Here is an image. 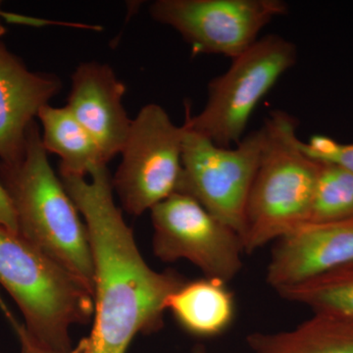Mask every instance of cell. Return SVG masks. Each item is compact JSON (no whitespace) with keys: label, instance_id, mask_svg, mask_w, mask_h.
Instances as JSON below:
<instances>
[{"label":"cell","instance_id":"2","mask_svg":"<svg viewBox=\"0 0 353 353\" xmlns=\"http://www.w3.org/2000/svg\"><path fill=\"white\" fill-rule=\"evenodd\" d=\"M0 181L12 199L20 236L94 294V261L87 227L51 167L37 121L28 131L23 154L12 162L0 161Z\"/></svg>","mask_w":353,"mask_h":353},{"label":"cell","instance_id":"8","mask_svg":"<svg viewBox=\"0 0 353 353\" xmlns=\"http://www.w3.org/2000/svg\"><path fill=\"white\" fill-rule=\"evenodd\" d=\"M153 19L173 28L194 54L236 58L259 39L275 18L288 12L283 0H157Z\"/></svg>","mask_w":353,"mask_h":353},{"label":"cell","instance_id":"17","mask_svg":"<svg viewBox=\"0 0 353 353\" xmlns=\"http://www.w3.org/2000/svg\"><path fill=\"white\" fill-rule=\"evenodd\" d=\"M318 162L307 223L336 222L353 217L352 172L334 162Z\"/></svg>","mask_w":353,"mask_h":353},{"label":"cell","instance_id":"14","mask_svg":"<svg viewBox=\"0 0 353 353\" xmlns=\"http://www.w3.org/2000/svg\"><path fill=\"white\" fill-rule=\"evenodd\" d=\"M37 119L44 150L60 158V176H88L94 169L108 166L99 145L66 106L48 104Z\"/></svg>","mask_w":353,"mask_h":353},{"label":"cell","instance_id":"15","mask_svg":"<svg viewBox=\"0 0 353 353\" xmlns=\"http://www.w3.org/2000/svg\"><path fill=\"white\" fill-rule=\"evenodd\" d=\"M252 353H353V321L314 313L296 328L248 336Z\"/></svg>","mask_w":353,"mask_h":353},{"label":"cell","instance_id":"12","mask_svg":"<svg viewBox=\"0 0 353 353\" xmlns=\"http://www.w3.org/2000/svg\"><path fill=\"white\" fill-rule=\"evenodd\" d=\"M61 88L57 76L31 71L0 41V161L23 154L30 127Z\"/></svg>","mask_w":353,"mask_h":353},{"label":"cell","instance_id":"3","mask_svg":"<svg viewBox=\"0 0 353 353\" xmlns=\"http://www.w3.org/2000/svg\"><path fill=\"white\" fill-rule=\"evenodd\" d=\"M299 121L283 110L265 121L259 170L246 206L243 250L252 253L306 224L319 162L297 136Z\"/></svg>","mask_w":353,"mask_h":353},{"label":"cell","instance_id":"10","mask_svg":"<svg viewBox=\"0 0 353 353\" xmlns=\"http://www.w3.org/2000/svg\"><path fill=\"white\" fill-rule=\"evenodd\" d=\"M353 264V217L306 223L277 241L267 283L277 292Z\"/></svg>","mask_w":353,"mask_h":353},{"label":"cell","instance_id":"7","mask_svg":"<svg viewBox=\"0 0 353 353\" xmlns=\"http://www.w3.org/2000/svg\"><path fill=\"white\" fill-rule=\"evenodd\" d=\"M185 126L174 124L157 103L146 104L132 119L122 160L112 176L122 208L139 216L178 190L182 174Z\"/></svg>","mask_w":353,"mask_h":353},{"label":"cell","instance_id":"21","mask_svg":"<svg viewBox=\"0 0 353 353\" xmlns=\"http://www.w3.org/2000/svg\"><path fill=\"white\" fill-rule=\"evenodd\" d=\"M0 12H1V10H0ZM6 27H4V25L2 24L1 18H0V39H1L2 37H3L4 34H6Z\"/></svg>","mask_w":353,"mask_h":353},{"label":"cell","instance_id":"5","mask_svg":"<svg viewBox=\"0 0 353 353\" xmlns=\"http://www.w3.org/2000/svg\"><path fill=\"white\" fill-rule=\"evenodd\" d=\"M296 44L278 34L259 38L208 85L205 106L196 116L185 106V124L222 148L241 143L255 108L296 63Z\"/></svg>","mask_w":353,"mask_h":353},{"label":"cell","instance_id":"20","mask_svg":"<svg viewBox=\"0 0 353 353\" xmlns=\"http://www.w3.org/2000/svg\"><path fill=\"white\" fill-rule=\"evenodd\" d=\"M0 228L19 234L17 214L10 194L0 181Z\"/></svg>","mask_w":353,"mask_h":353},{"label":"cell","instance_id":"11","mask_svg":"<svg viewBox=\"0 0 353 353\" xmlns=\"http://www.w3.org/2000/svg\"><path fill=\"white\" fill-rule=\"evenodd\" d=\"M66 108L94 138L108 163L120 154L132 119L123 97L126 85L108 64L83 62L72 74Z\"/></svg>","mask_w":353,"mask_h":353},{"label":"cell","instance_id":"9","mask_svg":"<svg viewBox=\"0 0 353 353\" xmlns=\"http://www.w3.org/2000/svg\"><path fill=\"white\" fill-rule=\"evenodd\" d=\"M153 252L165 262L185 259L205 277L228 283L243 267L240 234L189 194L175 192L150 210Z\"/></svg>","mask_w":353,"mask_h":353},{"label":"cell","instance_id":"4","mask_svg":"<svg viewBox=\"0 0 353 353\" xmlns=\"http://www.w3.org/2000/svg\"><path fill=\"white\" fill-rule=\"evenodd\" d=\"M0 285L19 307L28 333L50 352L71 350L70 330L94 318V294L79 279L1 228Z\"/></svg>","mask_w":353,"mask_h":353},{"label":"cell","instance_id":"6","mask_svg":"<svg viewBox=\"0 0 353 353\" xmlns=\"http://www.w3.org/2000/svg\"><path fill=\"white\" fill-rule=\"evenodd\" d=\"M182 174L178 192L189 194L243 236L246 206L263 146L262 127L234 148H222L183 123Z\"/></svg>","mask_w":353,"mask_h":353},{"label":"cell","instance_id":"18","mask_svg":"<svg viewBox=\"0 0 353 353\" xmlns=\"http://www.w3.org/2000/svg\"><path fill=\"white\" fill-rule=\"evenodd\" d=\"M309 157L323 161L334 162L353 173V143H341L326 136L312 137L307 143H301Z\"/></svg>","mask_w":353,"mask_h":353},{"label":"cell","instance_id":"1","mask_svg":"<svg viewBox=\"0 0 353 353\" xmlns=\"http://www.w3.org/2000/svg\"><path fill=\"white\" fill-rule=\"evenodd\" d=\"M59 176L85 220L94 261V326L83 353H126L137 334L162 327L167 299L185 282L146 263L116 205L108 166Z\"/></svg>","mask_w":353,"mask_h":353},{"label":"cell","instance_id":"13","mask_svg":"<svg viewBox=\"0 0 353 353\" xmlns=\"http://www.w3.org/2000/svg\"><path fill=\"white\" fill-rule=\"evenodd\" d=\"M226 284L208 277L185 282L167 299L166 310L194 336L206 338L222 334L234 315V296Z\"/></svg>","mask_w":353,"mask_h":353},{"label":"cell","instance_id":"19","mask_svg":"<svg viewBox=\"0 0 353 353\" xmlns=\"http://www.w3.org/2000/svg\"><path fill=\"white\" fill-rule=\"evenodd\" d=\"M0 305H1L2 310L6 313L7 319L9 320L14 330H15L16 334H17L21 345V353H57L50 352V350L41 347V345L32 338L31 334L28 333L25 325L18 321V320L14 317L12 313L10 312V310H8V308H7L4 304H2L1 299H0ZM85 347H87V338H83L79 341L78 345L73 347L71 350L64 353H83Z\"/></svg>","mask_w":353,"mask_h":353},{"label":"cell","instance_id":"16","mask_svg":"<svg viewBox=\"0 0 353 353\" xmlns=\"http://www.w3.org/2000/svg\"><path fill=\"white\" fill-rule=\"evenodd\" d=\"M279 294L292 303L308 306L314 313L353 321V264L288 288Z\"/></svg>","mask_w":353,"mask_h":353},{"label":"cell","instance_id":"22","mask_svg":"<svg viewBox=\"0 0 353 353\" xmlns=\"http://www.w3.org/2000/svg\"><path fill=\"white\" fill-rule=\"evenodd\" d=\"M192 353H208V352H206L205 348H204L203 347H201V345H199V347H196V348H194V350H192Z\"/></svg>","mask_w":353,"mask_h":353}]
</instances>
